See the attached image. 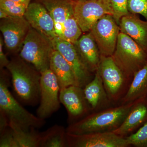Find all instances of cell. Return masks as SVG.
I'll return each mask as SVG.
<instances>
[{
  "label": "cell",
  "mask_w": 147,
  "mask_h": 147,
  "mask_svg": "<svg viewBox=\"0 0 147 147\" xmlns=\"http://www.w3.org/2000/svg\"><path fill=\"white\" fill-rule=\"evenodd\" d=\"M146 98H147V96H146Z\"/></svg>",
  "instance_id": "cell-34"
},
{
  "label": "cell",
  "mask_w": 147,
  "mask_h": 147,
  "mask_svg": "<svg viewBox=\"0 0 147 147\" xmlns=\"http://www.w3.org/2000/svg\"><path fill=\"white\" fill-rule=\"evenodd\" d=\"M40 73V99L36 116L45 119L60 108V88L57 77L50 68Z\"/></svg>",
  "instance_id": "cell-8"
},
{
  "label": "cell",
  "mask_w": 147,
  "mask_h": 147,
  "mask_svg": "<svg viewBox=\"0 0 147 147\" xmlns=\"http://www.w3.org/2000/svg\"><path fill=\"white\" fill-rule=\"evenodd\" d=\"M103 86L113 105H119L131 81L123 73L111 57L101 56L98 69Z\"/></svg>",
  "instance_id": "cell-6"
},
{
  "label": "cell",
  "mask_w": 147,
  "mask_h": 147,
  "mask_svg": "<svg viewBox=\"0 0 147 147\" xmlns=\"http://www.w3.org/2000/svg\"><path fill=\"white\" fill-rule=\"evenodd\" d=\"M146 122L147 99L146 97L135 101L122 123L113 131L125 138L137 130Z\"/></svg>",
  "instance_id": "cell-16"
},
{
  "label": "cell",
  "mask_w": 147,
  "mask_h": 147,
  "mask_svg": "<svg viewBox=\"0 0 147 147\" xmlns=\"http://www.w3.org/2000/svg\"><path fill=\"white\" fill-rule=\"evenodd\" d=\"M112 57L125 75L131 80L135 73L147 63L146 51L121 32Z\"/></svg>",
  "instance_id": "cell-4"
},
{
  "label": "cell",
  "mask_w": 147,
  "mask_h": 147,
  "mask_svg": "<svg viewBox=\"0 0 147 147\" xmlns=\"http://www.w3.org/2000/svg\"><path fill=\"white\" fill-rule=\"evenodd\" d=\"M127 7L129 13L140 14L147 20V0H128Z\"/></svg>",
  "instance_id": "cell-28"
},
{
  "label": "cell",
  "mask_w": 147,
  "mask_h": 147,
  "mask_svg": "<svg viewBox=\"0 0 147 147\" xmlns=\"http://www.w3.org/2000/svg\"><path fill=\"white\" fill-rule=\"evenodd\" d=\"M74 45L87 68L94 74L99 67L101 55L91 33L82 36Z\"/></svg>",
  "instance_id": "cell-18"
},
{
  "label": "cell",
  "mask_w": 147,
  "mask_h": 147,
  "mask_svg": "<svg viewBox=\"0 0 147 147\" xmlns=\"http://www.w3.org/2000/svg\"><path fill=\"white\" fill-rule=\"evenodd\" d=\"M9 16H10L5 11L0 9V18H1V19L7 18Z\"/></svg>",
  "instance_id": "cell-33"
},
{
  "label": "cell",
  "mask_w": 147,
  "mask_h": 147,
  "mask_svg": "<svg viewBox=\"0 0 147 147\" xmlns=\"http://www.w3.org/2000/svg\"><path fill=\"white\" fill-rule=\"evenodd\" d=\"M120 31L132 38L147 52V20L143 21L137 14L130 13L121 18Z\"/></svg>",
  "instance_id": "cell-17"
},
{
  "label": "cell",
  "mask_w": 147,
  "mask_h": 147,
  "mask_svg": "<svg viewBox=\"0 0 147 147\" xmlns=\"http://www.w3.org/2000/svg\"><path fill=\"white\" fill-rule=\"evenodd\" d=\"M31 28L24 16H10L1 19L0 30L9 51L15 54L20 52Z\"/></svg>",
  "instance_id": "cell-10"
},
{
  "label": "cell",
  "mask_w": 147,
  "mask_h": 147,
  "mask_svg": "<svg viewBox=\"0 0 147 147\" xmlns=\"http://www.w3.org/2000/svg\"><path fill=\"white\" fill-rule=\"evenodd\" d=\"M52 16L56 34L62 36L63 24L69 13L73 9L74 0H40Z\"/></svg>",
  "instance_id": "cell-20"
},
{
  "label": "cell",
  "mask_w": 147,
  "mask_h": 147,
  "mask_svg": "<svg viewBox=\"0 0 147 147\" xmlns=\"http://www.w3.org/2000/svg\"><path fill=\"white\" fill-rule=\"evenodd\" d=\"M0 147H19L10 127L0 133Z\"/></svg>",
  "instance_id": "cell-29"
},
{
  "label": "cell",
  "mask_w": 147,
  "mask_h": 147,
  "mask_svg": "<svg viewBox=\"0 0 147 147\" xmlns=\"http://www.w3.org/2000/svg\"><path fill=\"white\" fill-rule=\"evenodd\" d=\"M125 138L129 146L147 147V122L135 132Z\"/></svg>",
  "instance_id": "cell-25"
},
{
  "label": "cell",
  "mask_w": 147,
  "mask_h": 147,
  "mask_svg": "<svg viewBox=\"0 0 147 147\" xmlns=\"http://www.w3.org/2000/svg\"><path fill=\"white\" fill-rule=\"evenodd\" d=\"M82 32L74 16L73 9L64 23L61 38L74 45L81 37Z\"/></svg>",
  "instance_id": "cell-24"
},
{
  "label": "cell",
  "mask_w": 147,
  "mask_h": 147,
  "mask_svg": "<svg viewBox=\"0 0 147 147\" xmlns=\"http://www.w3.org/2000/svg\"><path fill=\"white\" fill-rule=\"evenodd\" d=\"M9 126L18 142L19 147H39L40 132L34 127L26 128L9 121Z\"/></svg>",
  "instance_id": "cell-22"
},
{
  "label": "cell",
  "mask_w": 147,
  "mask_h": 147,
  "mask_svg": "<svg viewBox=\"0 0 147 147\" xmlns=\"http://www.w3.org/2000/svg\"><path fill=\"white\" fill-rule=\"evenodd\" d=\"M83 90L91 113L115 105L108 97L98 69L93 79L83 88Z\"/></svg>",
  "instance_id": "cell-15"
},
{
  "label": "cell",
  "mask_w": 147,
  "mask_h": 147,
  "mask_svg": "<svg viewBox=\"0 0 147 147\" xmlns=\"http://www.w3.org/2000/svg\"><path fill=\"white\" fill-rule=\"evenodd\" d=\"M113 7V17L119 25L121 18L130 13L127 4L128 0H109Z\"/></svg>",
  "instance_id": "cell-27"
},
{
  "label": "cell",
  "mask_w": 147,
  "mask_h": 147,
  "mask_svg": "<svg viewBox=\"0 0 147 147\" xmlns=\"http://www.w3.org/2000/svg\"><path fill=\"white\" fill-rule=\"evenodd\" d=\"M53 50L51 40L31 28L19 56L41 72L50 68V59Z\"/></svg>",
  "instance_id": "cell-5"
},
{
  "label": "cell",
  "mask_w": 147,
  "mask_h": 147,
  "mask_svg": "<svg viewBox=\"0 0 147 147\" xmlns=\"http://www.w3.org/2000/svg\"><path fill=\"white\" fill-rule=\"evenodd\" d=\"M9 126V121L4 113L0 111V133Z\"/></svg>",
  "instance_id": "cell-31"
},
{
  "label": "cell",
  "mask_w": 147,
  "mask_h": 147,
  "mask_svg": "<svg viewBox=\"0 0 147 147\" xmlns=\"http://www.w3.org/2000/svg\"><path fill=\"white\" fill-rule=\"evenodd\" d=\"M9 1H13L16 2L21 3L24 4L28 6L29 4L31 3V0H9Z\"/></svg>",
  "instance_id": "cell-32"
},
{
  "label": "cell",
  "mask_w": 147,
  "mask_h": 147,
  "mask_svg": "<svg viewBox=\"0 0 147 147\" xmlns=\"http://www.w3.org/2000/svg\"><path fill=\"white\" fill-rule=\"evenodd\" d=\"M28 7L13 1L0 0V9L4 11L9 16H24Z\"/></svg>",
  "instance_id": "cell-26"
},
{
  "label": "cell",
  "mask_w": 147,
  "mask_h": 147,
  "mask_svg": "<svg viewBox=\"0 0 147 147\" xmlns=\"http://www.w3.org/2000/svg\"><path fill=\"white\" fill-rule=\"evenodd\" d=\"M67 147H127L124 137L113 131L74 134L66 132Z\"/></svg>",
  "instance_id": "cell-12"
},
{
  "label": "cell",
  "mask_w": 147,
  "mask_h": 147,
  "mask_svg": "<svg viewBox=\"0 0 147 147\" xmlns=\"http://www.w3.org/2000/svg\"><path fill=\"white\" fill-rule=\"evenodd\" d=\"M6 68L10 74L13 91L19 100L32 106L39 103L40 72L19 56L12 58Z\"/></svg>",
  "instance_id": "cell-1"
},
{
  "label": "cell",
  "mask_w": 147,
  "mask_h": 147,
  "mask_svg": "<svg viewBox=\"0 0 147 147\" xmlns=\"http://www.w3.org/2000/svg\"><path fill=\"white\" fill-rule=\"evenodd\" d=\"M50 69L57 79L61 89L77 86L75 75L71 66L57 50H53L50 61Z\"/></svg>",
  "instance_id": "cell-19"
},
{
  "label": "cell",
  "mask_w": 147,
  "mask_h": 147,
  "mask_svg": "<svg viewBox=\"0 0 147 147\" xmlns=\"http://www.w3.org/2000/svg\"><path fill=\"white\" fill-rule=\"evenodd\" d=\"M73 11L83 32H90L105 15L114 13L109 0H74Z\"/></svg>",
  "instance_id": "cell-7"
},
{
  "label": "cell",
  "mask_w": 147,
  "mask_h": 147,
  "mask_svg": "<svg viewBox=\"0 0 147 147\" xmlns=\"http://www.w3.org/2000/svg\"><path fill=\"white\" fill-rule=\"evenodd\" d=\"M59 99L67 112L69 124L80 120L91 113L83 88L79 86H71L61 89Z\"/></svg>",
  "instance_id": "cell-13"
},
{
  "label": "cell",
  "mask_w": 147,
  "mask_h": 147,
  "mask_svg": "<svg viewBox=\"0 0 147 147\" xmlns=\"http://www.w3.org/2000/svg\"><path fill=\"white\" fill-rule=\"evenodd\" d=\"M9 77L3 69H1L0 111L5 114L9 121L23 127H42L46 123L45 119L40 118L26 110L11 93Z\"/></svg>",
  "instance_id": "cell-3"
},
{
  "label": "cell",
  "mask_w": 147,
  "mask_h": 147,
  "mask_svg": "<svg viewBox=\"0 0 147 147\" xmlns=\"http://www.w3.org/2000/svg\"><path fill=\"white\" fill-rule=\"evenodd\" d=\"M53 47L68 63L73 70L77 86L84 88L93 79L94 74L86 67L74 44L57 36L51 39Z\"/></svg>",
  "instance_id": "cell-11"
},
{
  "label": "cell",
  "mask_w": 147,
  "mask_h": 147,
  "mask_svg": "<svg viewBox=\"0 0 147 147\" xmlns=\"http://www.w3.org/2000/svg\"><path fill=\"white\" fill-rule=\"evenodd\" d=\"M5 45L3 38L1 36L0 37V68L3 69L6 67L9 63L10 61L9 60L6 55L3 51V46Z\"/></svg>",
  "instance_id": "cell-30"
},
{
  "label": "cell",
  "mask_w": 147,
  "mask_h": 147,
  "mask_svg": "<svg viewBox=\"0 0 147 147\" xmlns=\"http://www.w3.org/2000/svg\"><path fill=\"white\" fill-rule=\"evenodd\" d=\"M147 96V63L134 74L126 94L119 105L134 102Z\"/></svg>",
  "instance_id": "cell-21"
},
{
  "label": "cell",
  "mask_w": 147,
  "mask_h": 147,
  "mask_svg": "<svg viewBox=\"0 0 147 147\" xmlns=\"http://www.w3.org/2000/svg\"><path fill=\"white\" fill-rule=\"evenodd\" d=\"M24 16L31 28L50 40L58 36L54 20L42 3H31Z\"/></svg>",
  "instance_id": "cell-14"
},
{
  "label": "cell",
  "mask_w": 147,
  "mask_h": 147,
  "mask_svg": "<svg viewBox=\"0 0 147 147\" xmlns=\"http://www.w3.org/2000/svg\"><path fill=\"white\" fill-rule=\"evenodd\" d=\"M98 47L100 55L111 57L115 50L119 26L113 16L106 15L96 23L90 31Z\"/></svg>",
  "instance_id": "cell-9"
},
{
  "label": "cell",
  "mask_w": 147,
  "mask_h": 147,
  "mask_svg": "<svg viewBox=\"0 0 147 147\" xmlns=\"http://www.w3.org/2000/svg\"><path fill=\"white\" fill-rule=\"evenodd\" d=\"M135 102L113 105L91 113L80 120L69 124L66 131L80 134L114 131L122 123Z\"/></svg>",
  "instance_id": "cell-2"
},
{
  "label": "cell",
  "mask_w": 147,
  "mask_h": 147,
  "mask_svg": "<svg viewBox=\"0 0 147 147\" xmlns=\"http://www.w3.org/2000/svg\"><path fill=\"white\" fill-rule=\"evenodd\" d=\"M66 129L55 125L40 132L39 147H67Z\"/></svg>",
  "instance_id": "cell-23"
}]
</instances>
